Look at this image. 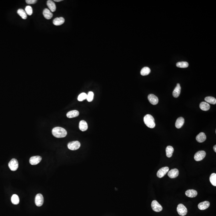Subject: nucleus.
Returning <instances> with one entry per match:
<instances>
[{
  "label": "nucleus",
  "instance_id": "obj_24",
  "mask_svg": "<svg viewBox=\"0 0 216 216\" xmlns=\"http://www.w3.org/2000/svg\"><path fill=\"white\" fill-rule=\"evenodd\" d=\"M174 152V149L173 147L171 146H168L166 147V155L168 158L171 157L172 156V154Z\"/></svg>",
  "mask_w": 216,
  "mask_h": 216
},
{
  "label": "nucleus",
  "instance_id": "obj_2",
  "mask_svg": "<svg viewBox=\"0 0 216 216\" xmlns=\"http://www.w3.org/2000/svg\"><path fill=\"white\" fill-rule=\"evenodd\" d=\"M144 122L146 126L150 128H154L155 126V119L150 114H147L144 116Z\"/></svg>",
  "mask_w": 216,
  "mask_h": 216
},
{
  "label": "nucleus",
  "instance_id": "obj_21",
  "mask_svg": "<svg viewBox=\"0 0 216 216\" xmlns=\"http://www.w3.org/2000/svg\"><path fill=\"white\" fill-rule=\"evenodd\" d=\"M47 5L50 9V11L52 12H54L56 10V6L55 4L51 0H49L47 2Z\"/></svg>",
  "mask_w": 216,
  "mask_h": 216
},
{
  "label": "nucleus",
  "instance_id": "obj_13",
  "mask_svg": "<svg viewBox=\"0 0 216 216\" xmlns=\"http://www.w3.org/2000/svg\"><path fill=\"white\" fill-rule=\"evenodd\" d=\"M210 203L208 201H205L199 204L198 206L200 210H204L208 208L210 206Z\"/></svg>",
  "mask_w": 216,
  "mask_h": 216
},
{
  "label": "nucleus",
  "instance_id": "obj_11",
  "mask_svg": "<svg viewBox=\"0 0 216 216\" xmlns=\"http://www.w3.org/2000/svg\"><path fill=\"white\" fill-rule=\"evenodd\" d=\"M150 103L153 105H156L158 103V99L157 97L153 94H150L148 97Z\"/></svg>",
  "mask_w": 216,
  "mask_h": 216
},
{
  "label": "nucleus",
  "instance_id": "obj_23",
  "mask_svg": "<svg viewBox=\"0 0 216 216\" xmlns=\"http://www.w3.org/2000/svg\"><path fill=\"white\" fill-rule=\"evenodd\" d=\"M200 109L203 111H207L210 108V105L208 103L202 102L200 104Z\"/></svg>",
  "mask_w": 216,
  "mask_h": 216
},
{
  "label": "nucleus",
  "instance_id": "obj_22",
  "mask_svg": "<svg viewBox=\"0 0 216 216\" xmlns=\"http://www.w3.org/2000/svg\"><path fill=\"white\" fill-rule=\"evenodd\" d=\"M79 112L78 111L76 110H73L70 111L68 112L67 114V116L69 118H72L76 117L79 115Z\"/></svg>",
  "mask_w": 216,
  "mask_h": 216
},
{
  "label": "nucleus",
  "instance_id": "obj_15",
  "mask_svg": "<svg viewBox=\"0 0 216 216\" xmlns=\"http://www.w3.org/2000/svg\"><path fill=\"white\" fill-rule=\"evenodd\" d=\"M196 139L199 143H203L206 140V136L205 133L202 132L197 135Z\"/></svg>",
  "mask_w": 216,
  "mask_h": 216
},
{
  "label": "nucleus",
  "instance_id": "obj_34",
  "mask_svg": "<svg viewBox=\"0 0 216 216\" xmlns=\"http://www.w3.org/2000/svg\"><path fill=\"white\" fill-rule=\"evenodd\" d=\"M26 3L28 5H31V4H34L36 3L37 2V1L36 0H26Z\"/></svg>",
  "mask_w": 216,
  "mask_h": 216
},
{
  "label": "nucleus",
  "instance_id": "obj_25",
  "mask_svg": "<svg viewBox=\"0 0 216 216\" xmlns=\"http://www.w3.org/2000/svg\"><path fill=\"white\" fill-rule=\"evenodd\" d=\"M17 13L23 19H26L27 18L26 13L23 9H19L17 11Z\"/></svg>",
  "mask_w": 216,
  "mask_h": 216
},
{
  "label": "nucleus",
  "instance_id": "obj_20",
  "mask_svg": "<svg viewBox=\"0 0 216 216\" xmlns=\"http://www.w3.org/2000/svg\"><path fill=\"white\" fill-rule=\"evenodd\" d=\"M79 129L82 131H85L88 129L87 122L84 120H82L79 122Z\"/></svg>",
  "mask_w": 216,
  "mask_h": 216
},
{
  "label": "nucleus",
  "instance_id": "obj_14",
  "mask_svg": "<svg viewBox=\"0 0 216 216\" xmlns=\"http://www.w3.org/2000/svg\"><path fill=\"white\" fill-rule=\"evenodd\" d=\"M181 87L180 86V84L179 83H178L172 92V95L173 97L175 98H177L179 97L181 93Z\"/></svg>",
  "mask_w": 216,
  "mask_h": 216
},
{
  "label": "nucleus",
  "instance_id": "obj_32",
  "mask_svg": "<svg viewBox=\"0 0 216 216\" xmlns=\"http://www.w3.org/2000/svg\"><path fill=\"white\" fill-rule=\"evenodd\" d=\"M94 98V93L93 92L90 91L89 92L88 95H87V99L89 102H91L93 100Z\"/></svg>",
  "mask_w": 216,
  "mask_h": 216
},
{
  "label": "nucleus",
  "instance_id": "obj_30",
  "mask_svg": "<svg viewBox=\"0 0 216 216\" xmlns=\"http://www.w3.org/2000/svg\"><path fill=\"white\" fill-rule=\"evenodd\" d=\"M210 181L213 186H216V174L213 173L210 177Z\"/></svg>",
  "mask_w": 216,
  "mask_h": 216
},
{
  "label": "nucleus",
  "instance_id": "obj_19",
  "mask_svg": "<svg viewBox=\"0 0 216 216\" xmlns=\"http://www.w3.org/2000/svg\"><path fill=\"white\" fill-rule=\"evenodd\" d=\"M185 123V119L182 117L177 118L175 123V126L177 128H180L183 126Z\"/></svg>",
  "mask_w": 216,
  "mask_h": 216
},
{
  "label": "nucleus",
  "instance_id": "obj_17",
  "mask_svg": "<svg viewBox=\"0 0 216 216\" xmlns=\"http://www.w3.org/2000/svg\"><path fill=\"white\" fill-rule=\"evenodd\" d=\"M65 19L62 17L56 18L53 21V23L55 25L60 26L63 25L65 23Z\"/></svg>",
  "mask_w": 216,
  "mask_h": 216
},
{
  "label": "nucleus",
  "instance_id": "obj_10",
  "mask_svg": "<svg viewBox=\"0 0 216 216\" xmlns=\"http://www.w3.org/2000/svg\"><path fill=\"white\" fill-rule=\"evenodd\" d=\"M42 160V157L39 156H33L30 158V163L31 165H35L38 164Z\"/></svg>",
  "mask_w": 216,
  "mask_h": 216
},
{
  "label": "nucleus",
  "instance_id": "obj_29",
  "mask_svg": "<svg viewBox=\"0 0 216 216\" xmlns=\"http://www.w3.org/2000/svg\"><path fill=\"white\" fill-rule=\"evenodd\" d=\"M177 67L181 68H186L189 66V63L187 62H178L176 64Z\"/></svg>",
  "mask_w": 216,
  "mask_h": 216
},
{
  "label": "nucleus",
  "instance_id": "obj_4",
  "mask_svg": "<svg viewBox=\"0 0 216 216\" xmlns=\"http://www.w3.org/2000/svg\"><path fill=\"white\" fill-rule=\"evenodd\" d=\"M9 168L12 171H16L19 167V163L15 158H13L11 160L9 163Z\"/></svg>",
  "mask_w": 216,
  "mask_h": 216
},
{
  "label": "nucleus",
  "instance_id": "obj_3",
  "mask_svg": "<svg viewBox=\"0 0 216 216\" xmlns=\"http://www.w3.org/2000/svg\"><path fill=\"white\" fill-rule=\"evenodd\" d=\"M80 143L78 141H74L70 142L68 144V148L72 151H75L80 147Z\"/></svg>",
  "mask_w": 216,
  "mask_h": 216
},
{
  "label": "nucleus",
  "instance_id": "obj_36",
  "mask_svg": "<svg viewBox=\"0 0 216 216\" xmlns=\"http://www.w3.org/2000/svg\"><path fill=\"white\" fill-rule=\"evenodd\" d=\"M54 1L55 2H59L62 1V0H54Z\"/></svg>",
  "mask_w": 216,
  "mask_h": 216
},
{
  "label": "nucleus",
  "instance_id": "obj_26",
  "mask_svg": "<svg viewBox=\"0 0 216 216\" xmlns=\"http://www.w3.org/2000/svg\"><path fill=\"white\" fill-rule=\"evenodd\" d=\"M206 102L210 104L215 105L216 103V99L214 97H206L204 99Z\"/></svg>",
  "mask_w": 216,
  "mask_h": 216
},
{
  "label": "nucleus",
  "instance_id": "obj_16",
  "mask_svg": "<svg viewBox=\"0 0 216 216\" xmlns=\"http://www.w3.org/2000/svg\"><path fill=\"white\" fill-rule=\"evenodd\" d=\"M185 195L189 197H195L197 195V192L193 189H190L185 192Z\"/></svg>",
  "mask_w": 216,
  "mask_h": 216
},
{
  "label": "nucleus",
  "instance_id": "obj_8",
  "mask_svg": "<svg viewBox=\"0 0 216 216\" xmlns=\"http://www.w3.org/2000/svg\"><path fill=\"white\" fill-rule=\"evenodd\" d=\"M169 168L167 166L162 167L158 171L156 175L158 178H161L164 177V175L169 171Z\"/></svg>",
  "mask_w": 216,
  "mask_h": 216
},
{
  "label": "nucleus",
  "instance_id": "obj_33",
  "mask_svg": "<svg viewBox=\"0 0 216 216\" xmlns=\"http://www.w3.org/2000/svg\"><path fill=\"white\" fill-rule=\"evenodd\" d=\"M25 12L27 15H28L29 16L32 15L33 11H32V8L31 6H26L25 9Z\"/></svg>",
  "mask_w": 216,
  "mask_h": 216
},
{
  "label": "nucleus",
  "instance_id": "obj_35",
  "mask_svg": "<svg viewBox=\"0 0 216 216\" xmlns=\"http://www.w3.org/2000/svg\"><path fill=\"white\" fill-rule=\"evenodd\" d=\"M213 149H214V151L215 152H216V145H215L214 147H213Z\"/></svg>",
  "mask_w": 216,
  "mask_h": 216
},
{
  "label": "nucleus",
  "instance_id": "obj_7",
  "mask_svg": "<svg viewBox=\"0 0 216 216\" xmlns=\"http://www.w3.org/2000/svg\"><path fill=\"white\" fill-rule=\"evenodd\" d=\"M205 152L203 151H200L196 153L194 156V159L197 161H199L203 159L206 156Z\"/></svg>",
  "mask_w": 216,
  "mask_h": 216
},
{
  "label": "nucleus",
  "instance_id": "obj_12",
  "mask_svg": "<svg viewBox=\"0 0 216 216\" xmlns=\"http://www.w3.org/2000/svg\"><path fill=\"white\" fill-rule=\"evenodd\" d=\"M179 175V171L177 168L171 169L168 173V175L171 179H174L177 177Z\"/></svg>",
  "mask_w": 216,
  "mask_h": 216
},
{
  "label": "nucleus",
  "instance_id": "obj_1",
  "mask_svg": "<svg viewBox=\"0 0 216 216\" xmlns=\"http://www.w3.org/2000/svg\"><path fill=\"white\" fill-rule=\"evenodd\" d=\"M52 134L56 138H64L67 136V131L62 127H56L53 128Z\"/></svg>",
  "mask_w": 216,
  "mask_h": 216
},
{
  "label": "nucleus",
  "instance_id": "obj_9",
  "mask_svg": "<svg viewBox=\"0 0 216 216\" xmlns=\"http://www.w3.org/2000/svg\"><path fill=\"white\" fill-rule=\"evenodd\" d=\"M44 202V198L43 196L41 194H37L35 199V204L37 206H42Z\"/></svg>",
  "mask_w": 216,
  "mask_h": 216
},
{
  "label": "nucleus",
  "instance_id": "obj_27",
  "mask_svg": "<svg viewBox=\"0 0 216 216\" xmlns=\"http://www.w3.org/2000/svg\"><path fill=\"white\" fill-rule=\"evenodd\" d=\"M151 72V69L148 67L143 68L141 70V74L142 76L147 75Z\"/></svg>",
  "mask_w": 216,
  "mask_h": 216
},
{
  "label": "nucleus",
  "instance_id": "obj_28",
  "mask_svg": "<svg viewBox=\"0 0 216 216\" xmlns=\"http://www.w3.org/2000/svg\"><path fill=\"white\" fill-rule=\"evenodd\" d=\"M11 200L13 204H18L19 203L20 200L19 196L16 194H14L12 196Z\"/></svg>",
  "mask_w": 216,
  "mask_h": 216
},
{
  "label": "nucleus",
  "instance_id": "obj_5",
  "mask_svg": "<svg viewBox=\"0 0 216 216\" xmlns=\"http://www.w3.org/2000/svg\"><path fill=\"white\" fill-rule=\"evenodd\" d=\"M177 211L178 214L182 216L186 215L187 213V208L182 204H180L178 205L177 207Z\"/></svg>",
  "mask_w": 216,
  "mask_h": 216
},
{
  "label": "nucleus",
  "instance_id": "obj_18",
  "mask_svg": "<svg viewBox=\"0 0 216 216\" xmlns=\"http://www.w3.org/2000/svg\"><path fill=\"white\" fill-rule=\"evenodd\" d=\"M43 16L47 19H50L53 17V14L51 11L48 9H45L43 11Z\"/></svg>",
  "mask_w": 216,
  "mask_h": 216
},
{
  "label": "nucleus",
  "instance_id": "obj_6",
  "mask_svg": "<svg viewBox=\"0 0 216 216\" xmlns=\"http://www.w3.org/2000/svg\"><path fill=\"white\" fill-rule=\"evenodd\" d=\"M152 208L153 210L156 212H159L162 210V206L156 200H153L151 203Z\"/></svg>",
  "mask_w": 216,
  "mask_h": 216
},
{
  "label": "nucleus",
  "instance_id": "obj_31",
  "mask_svg": "<svg viewBox=\"0 0 216 216\" xmlns=\"http://www.w3.org/2000/svg\"><path fill=\"white\" fill-rule=\"evenodd\" d=\"M87 94L83 93L79 95L78 97V100L79 101H82L87 99Z\"/></svg>",
  "mask_w": 216,
  "mask_h": 216
}]
</instances>
